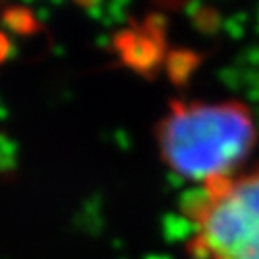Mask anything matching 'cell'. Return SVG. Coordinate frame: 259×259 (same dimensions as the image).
Wrapping results in <instances>:
<instances>
[{
  "mask_svg": "<svg viewBox=\"0 0 259 259\" xmlns=\"http://www.w3.org/2000/svg\"><path fill=\"white\" fill-rule=\"evenodd\" d=\"M185 215L200 259H259V169L198 186Z\"/></svg>",
  "mask_w": 259,
  "mask_h": 259,
  "instance_id": "cell-2",
  "label": "cell"
},
{
  "mask_svg": "<svg viewBox=\"0 0 259 259\" xmlns=\"http://www.w3.org/2000/svg\"><path fill=\"white\" fill-rule=\"evenodd\" d=\"M255 140V121L240 102H177L157 129L167 167L200 186L238 173Z\"/></svg>",
  "mask_w": 259,
  "mask_h": 259,
  "instance_id": "cell-1",
  "label": "cell"
}]
</instances>
